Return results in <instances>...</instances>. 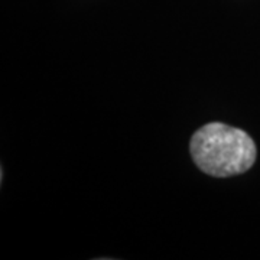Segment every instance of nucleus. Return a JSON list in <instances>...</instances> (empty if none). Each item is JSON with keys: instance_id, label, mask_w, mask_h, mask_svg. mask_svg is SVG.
Instances as JSON below:
<instances>
[{"instance_id": "1", "label": "nucleus", "mask_w": 260, "mask_h": 260, "mask_svg": "<svg viewBox=\"0 0 260 260\" xmlns=\"http://www.w3.org/2000/svg\"><path fill=\"white\" fill-rule=\"evenodd\" d=\"M191 156L204 174L227 178L249 171L257 155L256 145L242 129L224 123H208L195 132Z\"/></svg>"}]
</instances>
